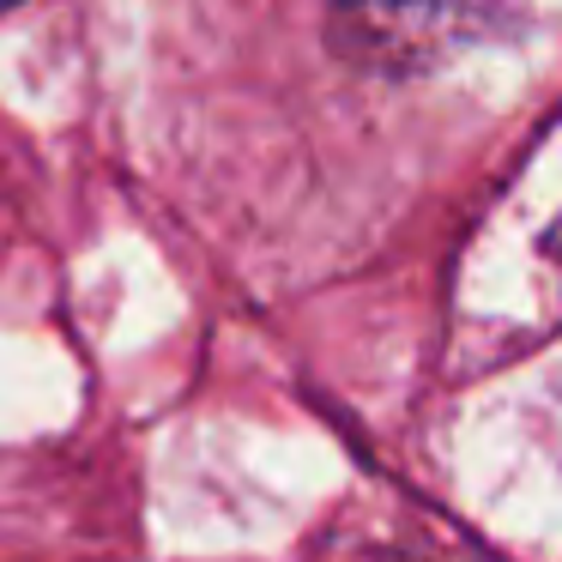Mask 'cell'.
<instances>
[{"instance_id": "obj_1", "label": "cell", "mask_w": 562, "mask_h": 562, "mask_svg": "<svg viewBox=\"0 0 562 562\" xmlns=\"http://www.w3.org/2000/svg\"><path fill=\"white\" fill-rule=\"evenodd\" d=\"M490 13H441V7H417V13H339L333 19V43L339 55L381 74H424V67L448 61L453 43L465 31H490Z\"/></svg>"}]
</instances>
